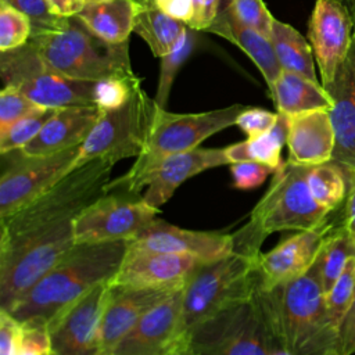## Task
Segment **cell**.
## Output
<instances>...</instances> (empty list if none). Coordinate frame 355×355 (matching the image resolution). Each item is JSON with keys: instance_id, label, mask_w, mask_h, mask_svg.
Here are the masks:
<instances>
[{"instance_id": "d590c367", "label": "cell", "mask_w": 355, "mask_h": 355, "mask_svg": "<svg viewBox=\"0 0 355 355\" xmlns=\"http://www.w3.org/2000/svg\"><path fill=\"white\" fill-rule=\"evenodd\" d=\"M226 7L239 22L270 39L275 18L263 0H230Z\"/></svg>"}, {"instance_id": "4fadbf2b", "label": "cell", "mask_w": 355, "mask_h": 355, "mask_svg": "<svg viewBox=\"0 0 355 355\" xmlns=\"http://www.w3.org/2000/svg\"><path fill=\"white\" fill-rule=\"evenodd\" d=\"M341 218L340 208L319 226L298 230L282 240L268 252H261L258 262V284L262 288L291 282L311 269L319 257L327 237Z\"/></svg>"}, {"instance_id": "ac0fdd59", "label": "cell", "mask_w": 355, "mask_h": 355, "mask_svg": "<svg viewBox=\"0 0 355 355\" xmlns=\"http://www.w3.org/2000/svg\"><path fill=\"white\" fill-rule=\"evenodd\" d=\"M323 87L331 98L329 114L336 137L331 161L355 173V36L334 79Z\"/></svg>"}, {"instance_id": "30bf717a", "label": "cell", "mask_w": 355, "mask_h": 355, "mask_svg": "<svg viewBox=\"0 0 355 355\" xmlns=\"http://www.w3.org/2000/svg\"><path fill=\"white\" fill-rule=\"evenodd\" d=\"M158 214L159 208L147 204L143 196L107 190L75 218V243L130 241L148 227Z\"/></svg>"}, {"instance_id": "ba28073f", "label": "cell", "mask_w": 355, "mask_h": 355, "mask_svg": "<svg viewBox=\"0 0 355 355\" xmlns=\"http://www.w3.org/2000/svg\"><path fill=\"white\" fill-rule=\"evenodd\" d=\"M308 166L288 161L275 171L272 182L250 214L258 229L268 237L283 230H306L322 225L333 211L320 207L306 182Z\"/></svg>"}, {"instance_id": "f907efd6", "label": "cell", "mask_w": 355, "mask_h": 355, "mask_svg": "<svg viewBox=\"0 0 355 355\" xmlns=\"http://www.w3.org/2000/svg\"><path fill=\"white\" fill-rule=\"evenodd\" d=\"M202 1H204V0H193V6H194V19H193V22L189 25L190 28H194L196 24H197V21H198V18H200L201 8H202Z\"/></svg>"}, {"instance_id": "836d02e7", "label": "cell", "mask_w": 355, "mask_h": 355, "mask_svg": "<svg viewBox=\"0 0 355 355\" xmlns=\"http://www.w3.org/2000/svg\"><path fill=\"white\" fill-rule=\"evenodd\" d=\"M51 112L53 110H44L28 115L0 132V154L4 155L24 148L37 136Z\"/></svg>"}, {"instance_id": "681fc988", "label": "cell", "mask_w": 355, "mask_h": 355, "mask_svg": "<svg viewBox=\"0 0 355 355\" xmlns=\"http://www.w3.org/2000/svg\"><path fill=\"white\" fill-rule=\"evenodd\" d=\"M168 355H193V352H191V349L189 347L187 338L186 337L180 338L179 343L172 348V351Z\"/></svg>"}, {"instance_id": "4316f807", "label": "cell", "mask_w": 355, "mask_h": 355, "mask_svg": "<svg viewBox=\"0 0 355 355\" xmlns=\"http://www.w3.org/2000/svg\"><path fill=\"white\" fill-rule=\"evenodd\" d=\"M186 24L166 15L154 3H137L133 32L150 47L155 57L168 54L179 40Z\"/></svg>"}, {"instance_id": "74e56055", "label": "cell", "mask_w": 355, "mask_h": 355, "mask_svg": "<svg viewBox=\"0 0 355 355\" xmlns=\"http://www.w3.org/2000/svg\"><path fill=\"white\" fill-rule=\"evenodd\" d=\"M26 14L32 22V35L61 28L68 17L54 14L47 0H3Z\"/></svg>"}, {"instance_id": "5bb4252c", "label": "cell", "mask_w": 355, "mask_h": 355, "mask_svg": "<svg viewBox=\"0 0 355 355\" xmlns=\"http://www.w3.org/2000/svg\"><path fill=\"white\" fill-rule=\"evenodd\" d=\"M355 36L354 18L344 0H316L309 24L308 39L319 67L322 85L334 79L345 61Z\"/></svg>"}, {"instance_id": "7402d4cb", "label": "cell", "mask_w": 355, "mask_h": 355, "mask_svg": "<svg viewBox=\"0 0 355 355\" xmlns=\"http://www.w3.org/2000/svg\"><path fill=\"white\" fill-rule=\"evenodd\" d=\"M288 116V162L319 165L331 161L336 137L329 110H312Z\"/></svg>"}, {"instance_id": "f546056e", "label": "cell", "mask_w": 355, "mask_h": 355, "mask_svg": "<svg viewBox=\"0 0 355 355\" xmlns=\"http://www.w3.org/2000/svg\"><path fill=\"white\" fill-rule=\"evenodd\" d=\"M354 255L355 239H352V236L345 230V227L343 226V220L340 218V222L327 237L318 257L320 263L322 282L326 293L331 288L337 277L341 275L347 261Z\"/></svg>"}, {"instance_id": "83f0119b", "label": "cell", "mask_w": 355, "mask_h": 355, "mask_svg": "<svg viewBox=\"0 0 355 355\" xmlns=\"http://www.w3.org/2000/svg\"><path fill=\"white\" fill-rule=\"evenodd\" d=\"M270 42L282 69L318 82L312 46L297 29L286 22L275 19L270 32Z\"/></svg>"}, {"instance_id": "2e32d148", "label": "cell", "mask_w": 355, "mask_h": 355, "mask_svg": "<svg viewBox=\"0 0 355 355\" xmlns=\"http://www.w3.org/2000/svg\"><path fill=\"white\" fill-rule=\"evenodd\" d=\"M128 248L191 255L211 262L229 255L234 248L233 233L189 230L155 218L137 237L128 241Z\"/></svg>"}, {"instance_id": "484cf974", "label": "cell", "mask_w": 355, "mask_h": 355, "mask_svg": "<svg viewBox=\"0 0 355 355\" xmlns=\"http://www.w3.org/2000/svg\"><path fill=\"white\" fill-rule=\"evenodd\" d=\"M288 136V116L279 112V118L272 129L268 132L248 137L244 141L225 147L229 164L241 161H255L268 165L276 171L282 164V148L287 144Z\"/></svg>"}, {"instance_id": "cb8c5ba5", "label": "cell", "mask_w": 355, "mask_h": 355, "mask_svg": "<svg viewBox=\"0 0 355 355\" xmlns=\"http://www.w3.org/2000/svg\"><path fill=\"white\" fill-rule=\"evenodd\" d=\"M136 7L135 0H100L82 7L75 17L100 39L121 44L133 32Z\"/></svg>"}, {"instance_id": "277c9868", "label": "cell", "mask_w": 355, "mask_h": 355, "mask_svg": "<svg viewBox=\"0 0 355 355\" xmlns=\"http://www.w3.org/2000/svg\"><path fill=\"white\" fill-rule=\"evenodd\" d=\"M31 46L50 69L79 80L97 82L105 78H135L128 42L108 43L92 33L75 15L54 31L31 36Z\"/></svg>"}, {"instance_id": "d6986e66", "label": "cell", "mask_w": 355, "mask_h": 355, "mask_svg": "<svg viewBox=\"0 0 355 355\" xmlns=\"http://www.w3.org/2000/svg\"><path fill=\"white\" fill-rule=\"evenodd\" d=\"M229 164L225 148H194L159 159L143 178L141 187L147 186L143 200L159 208L187 179L211 168Z\"/></svg>"}, {"instance_id": "f1b7e54d", "label": "cell", "mask_w": 355, "mask_h": 355, "mask_svg": "<svg viewBox=\"0 0 355 355\" xmlns=\"http://www.w3.org/2000/svg\"><path fill=\"white\" fill-rule=\"evenodd\" d=\"M306 182L315 201L327 211L338 209L347 197V178L344 169L333 162L308 166Z\"/></svg>"}, {"instance_id": "3957f363", "label": "cell", "mask_w": 355, "mask_h": 355, "mask_svg": "<svg viewBox=\"0 0 355 355\" xmlns=\"http://www.w3.org/2000/svg\"><path fill=\"white\" fill-rule=\"evenodd\" d=\"M257 297L270 333L293 355H327L336 351L337 334L330 329L319 258L302 276L262 288Z\"/></svg>"}, {"instance_id": "4dcf8cb0", "label": "cell", "mask_w": 355, "mask_h": 355, "mask_svg": "<svg viewBox=\"0 0 355 355\" xmlns=\"http://www.w3.org/2000/svg\"><path fill=\"white\" fill-rule=\"evenodd\" d=\"M197 40H198V31L186 25L173 49L168 54L161 57L159 79H158L157 93L154 97V101L159 108H166L169 92L175 80V76L179 68L182 67V64L191 54Z\"/></svg>"}, {"instance_id": "f6af8a7d", "label": "cell", "mask_w": 355, "mask_h": 355, "mask_svg": "<svg viewBox=\"0 0 355 355\" xmlns=\"http://www.w3.org/2000/svg\"><path fill=\"white\" fill-rule=\"evenodd\" d=\"M344 172L347 178L348 190H347V197L343 205L340 207L341 220L345 230L352 236V239H355V173L347 172V171Z\"/></svg>"}, {"instance_id": "ffe728a7", "label": "cell", "mask_w": 355, "mask_h": 355, "mask_svg": "<svg viewBox=\"0 0 355 355\" xmlns=\"http://www.w3.org/2000/svg\"><path fill=\"white\" fill-rule=\"evenodd\" d=\"M110 288V298L100 322L98 355H112L126 333L150 309L176 291L168 288H114L111 286Z\"/></svg>"}, {"instance_id": "8d00e7d4", "label": "cell", "mask_w": 355, "mask_h": 355, "mask_svg": "<svg viewBox=\"0 0 355 355\" xmlns=\"http://www.w3.org/2000/svg\"><path fill=\"white\" fill-rule=\"evenodd\" d=\"M44 110L49 108L35 104L15 87L3 86L0 92V132L6 130L17 121Z\"/></svg>"}, {"instance_id": "1f68e13d", "label": "cell", "mask_w": 355, "mask_h": 355, "mask_svg": "<svg viewBox=\"0 0 355 355\" xmlns=\"http://www.w3.org/2000/svg\"><path fill=\"white\" fill-rule=\"evenodd\" d=\"M354 295H355V255L347 261L341 275L337 277L331 288L326 293L327 320H329L330 329L337 334V338H338L340 326L354 300Z\"/></svg>"}, {"instance_id": "8fae6325", "label": "cell", "mask_w": 355, "mask_h": 355, "mask_svg": "<svg viewBox=\"0 0 355 355\" xmlns=\"http://www.w3.org/2000/svg\"><path fill=\"white\" fill-rule=\"evenodd\" d=\"M79 148L80 146L39 157H28L17 150V157L10 159L0 178V220L28 205L68 175L75 168Z\"/></svg>"}, {"instance_id": "7a4b0ae2", "label": "cell", "mask_w": 355, "mask_h": 355, "mask_svg": "<svg viewBox=\"0 0 355 355\" xmlns=\"http://www.w3.org/2000/svg\"><path fill=\"white\" fill-rule=\"evenodd\" d=\"M126 250L128 241L75 244L8 312L24 324L47 327L89 290L110 280Z\"/></svg>"}, {"instance_id": "c3c4849f", "label": "cell", "mask_w": 355, "mask_h": 355, "mask_svg": "<svg viewBox=\"0 0 355 355\" xmlns=\"http://www.w3.org/2000/svg\"><path fill=\"white\" fill-rule=\"evenodd\" d=\"M269 355H293L272 333H270V349Z\"/></svg>"}, {"instance_id": "9a60e30c", "label": "cell", "mask_w": 355, "mask_h": 355, "mask_svg": "<svg viewBox=\"0 0 355 355\" xmlns=\"http://www.w3.org/2000/svg\"><path fill=\"white\" fill-rule=\"evenodd\" d=\"M202 261L191 255L128 248L108 280L114 288H183Z\"/></svg>"}, {"instance_id": "60d3db41", "label": "cell", "mask_w": 355, "mask_h": 355, "mask_svg": "<svg viewBox=\"0 0 355 355\" xmlns=\"http://www.w3.org/2000/svg\"><path fill=\"white\" fill-rule=\"evenodd\" d=\"M50 352L51 341L49 329L43 326L24 324L15 355H50Z\"/></svg>"}, {"instance_id": "f35d334b", "label": "cell", "mask_w": 355, "mask_h": 355, "mask_svg": "<svg viewBox=\"0 0 355 355\" xmlns=\"http://www.w3.org/2000/svg\"><path fill=\"white\" fill-rule=\"evenodd\" d=\"M275 171L268 165L255 161H241L230 164V175L233 187L239 190H254L262 186L269 175Z\"/></svg>"}, {"instance_id": "e0dca14e", "label": "cell", "mask_w": 355, "mask_h": 355, "mask_svg": "<svg viewBox=\"0 0 355 355\" xmlns=\"http://www.w3.org/2000/svg\"><path fill=\"white\" fill-rule=\"evenodd\" d=\"M183 288L150 309L119 341L112 355H168L180 340Z\"/></svg>"}, {"instance_id": "816d5d0a", "label": "cell", "mask_w": 355, "mask_h": 355, "mask_svg": "<svg viewBox=\"0 0 355 355\" xmlns=\"http://www.w3.org/2000/svg\"><path fill=\"white\" fill-rule=\"evenodd\" d=\"M73 1V7H75V11L78 12L82 7L87 6V4H92V3H96V1H100V0H72ZM75 12V14H76Z\"/></svg>"}, {"instance_id": "7bdbcfd3", "label": "cell", "mask_w": 355, "mask_h": 355, "mask_svg": "<svg viewBox=\"0 0 355 355\" xmlns=\"http://www.w3.org/2000/svg\"><path fill=\"white\" fill-rule=\"evenodd\" d=\"M336 352L338 355L355 354V295L340 326Z\"/></svg>"}, {"instance_id": "603a6c76", "label": "cell", "mask_w": 355, "mask_h": 355, "mask_svg": "<svg viewBox=\"0 0 355 355\" xmlns=\"http://www.w3.org/2000/svg\"><path fill=\"white\" fill-rule=\"evenodd\" d=\"M207 31L225 37L226 40L237 46L241 51H244L262 73L268 85L269 93L273 92L277 78L282 72V67L276 58L269 37L239 22L227 7L219 11L218 17L207 28Z\"/></svg>"}, {"instance_id": "bcb514c9", "label": "cell", "mask_w": 355, "mask_h": 355, "mask_svg": "<svg viewBox=\"0 0 355 355\" xmlns=\"http://www.w3.org/2000/svg\"><path fill=\"white\" fill-rule=\"evenodd\" d=\"M219 4H220V0H204L200 18L193 29L207 31V28L215 21V18L219 14Z\"/></svg>"}, {"instance_id": "44dd1931", "label": "cell", "mask_w": 355, "mask_h": 355, "mask_svg": "<svg viewBox=\"0 0 355 355\" xmlns=\"http://www.w3.org/2000/svg\"><path fill=\"white\" fill-rule=\"evenodd\" d=\"M100 114L97 105L53 110L37 136L19 151L28 157H39L78 147L86 140Z\"/></svg>"}, {"instance_id": "db71d44e", "label": "cell", "mask_w": 355, "mask_h": 355, "mask_svg": "<svg viewBox=\"0 0 355 355\" xmlns=\"http://www.w3.org/2000/svg\"><path fill=\"white\" fill-rule=\"evenodd\" d=\"M327 355H338V354H337V352H336V351H333V352H329V354H327Z\"/></svg>"}, {"instance_id": "7dc6e473", "label": "cell", "mask_w": 355, "mask_h": 355, "mask_svg": "<svg viewBox=\"0 0 355 355\" xmlns=\"http://www.w3.org/2000/svg\"><path fill=\"white\" fill-rule=\"evenodd\" d=\"M54 14L60 17H72L75 15V7L72 0H47Z\"/></svg>"}, {"instance_id": "6da1fadb", "label": "cell", "mask_w": 355, "mask_h": 355, "mask_svg": "<svg viewBox=\"0 0 355 355\" xmlns=\"http://www.w3.org/2000/svg\"><path fill=\"white\" fill-rule=\"evenodd\" d=\"M233 251L202 262L183 288L179 338L230 305L250 298L258 286V262L266 236L248 222L233 233Z\"/></svg>"}, {"instance_id": "5b68a950", "label": "cell", "mask_w": 355, "mask_h": 355, "mask_svg": "<svg viewBox=\"0 0 355 355\" xmlns=\"http://www.w3.org/2000/svg\"><path fill=\"white\" fill-rule=\"evenodd\" d=\"M245 108L247 105L233 104L205 112L175 114L155 104L153 125L143 153L123 176L108 183L107 190L140 194L143 178L159 159L197 148L209 136L236 125L237 116Z\"/></svg>"}, {"instance_id": "ab89813d", "label": "cell", "mask_w": 355, "mask_h": 355, "mask_svg": "<svg viewBox=\"0 0 355 355\" xmlns=\"http://www.w3.org/2000/svg\"><path fill=\"white\" fill-rule=\"evenodd\" d=\"M277 118H279V112H270L268 110L257 108V107H247L237 116L236 125L248 137H254L272 129Z\"/></svg>"}, {"instance_id": "9c48e42d", "label": "cell", "mask_w": 355, "mask_h": 355, "mask_svg": "<svg viewBox=\"0 0 355 355\" xmlns=\"http://www.w3.org/2000/svg\"><path fill=\"white\" fill-rule=\"evenodd\" d=\"M0 71L4 86H12L35 104L58 110L96 105V82L64 76L46 67L31 43L1 53Z\"/></svg>"}, {"instance_id": "8992f818", "label": "cell", "mask_w": 355, "mask_h": 355, "mask_svg": "<svg viewBox=\"0 0 355 355\" xmlns=\"http://www.w3.org/2000/svg\"><path fill=\"white\" fill-rule=\"evenodd\" d=\"M155 112V101L137 83L129 100L119 108L101 110V114L80 144L75 168L93 159H121L139 157L150 135Z\"/></svg>"}, {"instance_id": "b9f144b4", "label": "cell", "mask_w": 355, "mask_h": 355, "mask_svg": "<svg viewBox=\"0 0 355 355\" xmlns=\"http://www.w3.org/2000/svg\"><path fill=\"white\" fill-rule=\"evenodd\" d=\"M24 324L8 311L0 309V355H15Z\"/></svg>"}, {"instance_id": "7c38bea8", "label": "cell", "mask_w": 355, "mask_h": 355, "mask_svg": "<svg viewBox=\"0 0 355 355\" xmlns=\"http://www.w3.org/2000/svg\"><path fill=\"white\" fill-rule=\"evenodd\" d=\"M110 293L108 280L94 286L47 326L50 355H98L100 322Z\"/></svg>"}, {"instance_id": "e575fe53", "label": "cell", "mask_w": 355, "mask_h": 355, "mask_svg": "<svg viewBox=\"0 0 355 355\" xmlns=\"http://www.w3.org/2000/svg\"><path fill=\"white\" fill-rule=\"evenodd\" d=\"M140 82L137 76H112L97 80L94 85V104L100 110L119 108L129 100L135 86Z\"/></svg>"}, {"instance_id": "f5cc1de1", "label": "cell", "mask_w": 355, "mask_h": 355, "mask_svg": "<svg viewBox=\"0 0 355 355\" xmlns=\"http://www.w3.org/2000/svg\"><path fill=\"white\" fill-rule=\"evenodd\" d=\"M349 7V11L352 14V18H354V25H355V0H351V4L348 6Z\"/></svg>"}, {"instance_id": "d4e9b609", "label": "cell", "mask_w": 355, "mask_h": 355, "mask_svg": "<svg viewBox=\"0 0 355 355\" xmlns=\"http://www.w3.org/2000/svg\"><path fill=\"white\" fill-rule=\"evenodd\" d=\"M270 96L277 112L286 115L331 108V98L323 85L284 69H282Z\"/></svg>"}, {"instance_id": "d6a6232c", "label": "cell", "mask_w": 355, "mask_h": 355, "mask_svg": "<svg viewBox=\"0 0 355 355\" xmlns=\"http://www.w3.org/2000/svg\"><path fill=\"white\" fill-rule=\"evenodd\" d=\"M32 36V22L26 14L0 0V51L25 46Z\"/></svg>"}, {"instance_id": "52a82bcc", "label": "cell", "mask_w": 355, "mask_h": 355, "mask_svg": "<svg viewBox=\"0 0 355 355\" xmlns=\"http://www.w3.org/2000/svg\"><path fill=\"white\" fill-rule=\"evenodd\" d=\"M193 355H269L270 330L255 293L215 313L187 336Z\"/></svg>"}, {"instance_id": "ee69618b", "label": "cell", "mask_w": 355, "mask_h": 355, "mask_svg": "<svg viewBox=\"0 0 355 355\" xmlns=\"http://www.w3.org/2000/svg\"><path fill=\"white\" fill-rule=\"evenodd\" d=\"M153 3L166 15L190 25L194 19L193 0H153Z\"/></svg>"}]
</instances>
